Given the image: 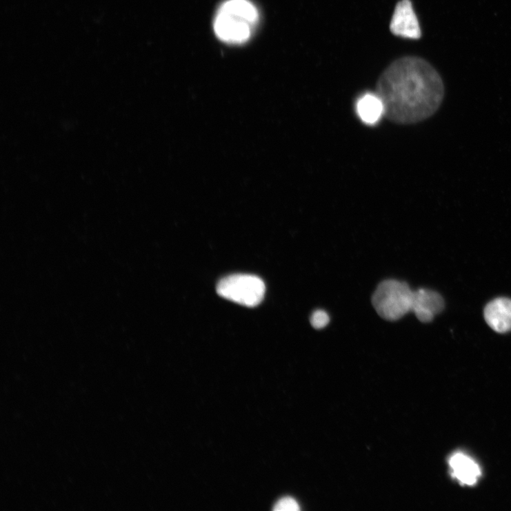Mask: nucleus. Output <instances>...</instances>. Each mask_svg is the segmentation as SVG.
Wrapping results in <instances>:
<instances>
[{
    "label": "nucleus",
    "mask_w": 511,
    "mask_h": 511,
    "mask_svg": "<svg viewBox=\"0 0 511 511\" xmlns=\"http://www.w3.org/2000/svg\"><path fill=\"white\" fill-rule=\"evenodd\" d=\"M375 93L388 120L399 125H412L430 118L440 108L445 86L440 74L427 61L404 57L384 70Z\"/></svg>",
    "instance_id": "1"
},
{
    "label": "nucleus",
    "mask_w": 511,
    "mask_h": 511,
    "mask_svg": "<svg viewBox=\"0 0 511 511\" xmlns=\"http://www.w3.org/2000/svg\"><path fill=\"white\" fill-rule=\"evenodd\" d=\"M259 17L257 8L249 0H228L217 10L214 30L226 43H244L253 34Z\"/></svg>",
    "instance_id": "2"
},
{
    "label": "nucleus",
    "mask_w": 511,
    "mask_h": 511,
    "mask_svg": "<svg viewBox=\"0 0 511 511\" xmlns=\"http://www.w3.org/2000/svg\"><path fill=\"white\" fill-rule=\"evenodd\" d=\"M414 291L408 284L389 279L381 282L375 290L372 304L382 319L396 321L411 312Z\"/></svg>",
    "instance_id": "3"
},
{
    "label": "nucleus",
    "mask_w": 511,
    "mask_h": 511,
    "mask_svg": "<svg viewBox=\"0 0 511 511\" xmlns=\"http://www.w3.org/2000/svg\"><path fill=\"white\" fill-rule=\"evenodd\" d=\"M265 286L259 277L249 274L227 277L218 283L217 292L221 297L248 307H255L263 300Z\"/></svg>",
    "instance_id": "4"
},
{
    "label": "nucleus",
    "mask_w": 511,
    "mask_h": 511,
    "mask_svg": "<svg viewBox=\"0 0 511 511\" xmlns=\"http://www.w3.org/2000/svg\"><path fill=\"white\" fill-rule=\"evenodd\" d=\"M389 29L397 37L410 39L421 37L419 21L410 0H401L397 4Z\"/></svg>",
    "instance_id": "5"
},
{
    "label": "nucleus",
    "mask_w": 511,
    "mask_h": 511,
    "mask_svg": "<svg viewBox=\"0 0 511 511\" xmlns=\"http://www.w3.org/2000/svg\"><path fill=\"white\" fill-rule=\"evenodd\" d=\"M444 307V300L437 292L423 288L414 291L411 312L415 313L421 322H431Z\"/></svg>",
    "instance_id": "6"
},
{
    "label": "nucleus",
    "mask_w": 511,
    "mask_h": 511,
    "mask_svg": "<svg viewBox=\"0 0 511 511\" xmlns=\"http://www.w3.org/2000/svg\"><path fill=\"white\" fill-rule=\"evenodd\" d=\"M486 323L499 333L511 330V300L499 298L491 301L484 309Z\"/></svg>",
    "instance_id": "7"
},
{
    "label": "nucleus",
    "mask_w": 511,
    "mask_h": 511,
    "mask_svg": "<svg viewBox=\"0 0 511 511\" xmlns=\"http://www.w3.org/2000/svg\"><path fill=\"white\" fill-rule=\"evenodd\" d=\"M450 465L453 475L461 483L473 485L481 475V470L476 462L467 455L457 453L450 459Z\"/></svg>",
    "instance_id": "8"
},
{
    "label": "nucleus",
    "mask_w": 511,
    "mask_h": 511,
    "mask_svg": "<svg viewBox=\"0 0 511 511\" xmlns=\"http://www.w3.org/2000/svg\"><path fill=\"white\" fill-rule=\"evenodd\" d=\"M357 113L368 125H374L383 114V106L377 94L368 93L363 95L357 102Z\"/></svg>",
    "instance_id": "9"
},
{
    "label": "nucleus",
    "mask_w": 511,
    "mask_h": 511,
    "mask_svg": "<svg viewBox=\"0 0 511 511\" xmlns=\"http://www.w3.org/2000/svg\"><path fill=\"white\" fill-rule=\"evenodd\" d=\"M330 323L328 314L323 310H317L312 312L310 318V323L316 330L325 328Z\"/></svg>",
    "instance_id": "10"
},
{
    "label": "nucleus",
    "mask_w": 511,
    "mask_h": 511,
    "mask_svg": "<svg viewBox=\"0 0 511 511\" xmlns=\"http://www.w3.org/2000/svg\"><path fill=\"white\" fill-rule=\"evenodd\" d=\"M274 510L275 511H298L300 510V507L295 499L285 497L277 503Z\"/></svg>",
    "instance_id": "11"
}]
</instances>
